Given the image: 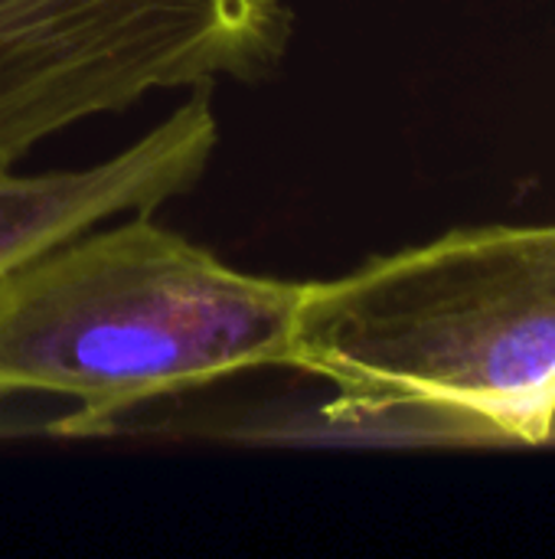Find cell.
<instances>
[{
  "mask_svg": "<svg viewBox=\"0 0 555 559\" xmlns=\"http://www.w3.org/2000/svg\"><path fill=\"white\" fill-rule=\"evenodd\" d=\"M298 370L337 413L415 419L494 445L555 429V223L455 229L307 282Z\"/></svg>",
  "mask_w": 555,
  "mask_h": 559,
  "instance_id": "1",
  "label": "cell"
},
{
  "mask_svg": "<svg viewBox=\"0 0 555 559\" xmlns=\"http://www.w3.org/2000/svg\"><path fill=\"white\" fill-rule=\"evenodd\" d=\"M304 285L239 272L147 213L79 233L0 282V400L79 403L92 432L157 396L294 367Z\"/></svg>",
  "mask_w": 555,
  "mask_h": 559,
  "instance_id": "2",
  "label": "cell"
},
{
  "mask_svg": "<svg viewBox=\"0 0 555 559\" xmlns=\"http://www.w3.org/2000/svg\"><path fill=\"white\" fill-rule=\"evenodd\" d=\"M213 82L193 85L157 128L108 160L75 170H0V282L114 216H141L183 197L206 174L219 144Z\"/></svg>",
  "mask_w": 555,
  "mask_h": 559,
  "instance_id": "3",
  "label": "cell"
}]
</instances>
